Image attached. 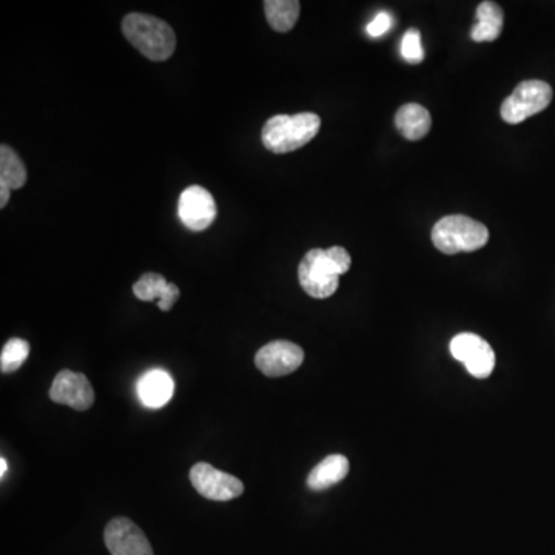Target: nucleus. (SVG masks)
<instances>
[{"label": "nucleus", "instance_id": "obj_1", "mask_svg": "<svg viewBox=\"0 0 555 555\" xmlns=\"http://www.w3.org/2000/svg\"><path fill=\"white\" fill-rule=\"evenodd\" d=\"M350 266L352 259L344 247L313 249L301 261L298 278L307 295L324 300L337 292L340 276L349 272Z\"/></svg>", "mask_w": 555, "mask_h": 555}, {"label": "nucleus", "instance_id": "obj_2", "mask_svg": "<svg viewBox=\"0 0 555 555\" xmlns=\"http://www.w3.org/2000/svg\"><path fill=\"white\" fill-rule=\"evenodd\" d=\"M122 33L150 61H167L175 53V31L158 17L141 13L127 14L122 21Z\"/></svg>", "mask_w": 555, "mask_h": 555}, {"label": "nucleus", "instance_id": "obj_3", "mask_svg": "<svg viewBox=\"0 0 555 555\" xmlns=\"http://www.w3.org/2000/svg\"><path fill=\"white\" fill-rule=\"evenodd\" d=\"M321 119L315 113L276 115L263 127V144L275 155L295 152L320 132Z\"/></svg>", "mask_w": 555, "mask_h": 555}, {"label": "nucleus", "instance_id": "obj_4", "mask_svg": "<svg viewBox=\"0 0 555 555\" xmlns=\"http://www.w3.org/2000/svg\"><path fill=\"white\" fill-rule=\"evenodd\" d=\"M488 241V227L465 215L444 216L432 229V243L444 255L475 252Z\"/></svg>", "mask_w": 555, "mask_h": 555}, {"label": "nucleus", "instance_id": "obj_5", "mask_svg": "<svg viewBox=\"0 0 555 555\" xmlns=\"http://www.w3.org/2000/svg\"><path fill=\"white\" fill-rule=\"evenodd\" d=\"M551 101V85L543 81H525L505 99L500 108V115L508 124H520L545 110Z\"/></svg>", "mask_w": 555, "mask_h": 555}, {"label": "nucleus", "instance_id": "obj_6", "mask_svg": "<svg viewBox=\"0 0 555 555\" xmlns=\"http://www.w3.org/2000/svg\"><path fill=\"white\" fill-rule=\"evenodd\" d=\"M190 481L196 491L213 502H230L244 494L243 481L235 475L219 471L209 463H196L190 471Z\"/></svg>", "mask_w": 555, "mask_h": 555}, {"label": "nucleus", "instance_id": "obj_7", "mask_svg": "<svg viewBox=\"0 0 555 555\" xmlns=\"http://www.w3.org/2000/svg\"><path fill=\"white\" fill-rule=\"evenodd\" d=\"M451 354L455 360L465 364L472 377L483 380L494 372V350L489 346L488 341L475 333H460L452 338Z\"/></svg>", "mask_w": 555, "mask_h": 555}, {"label": "nucleus", "instance_id": "obj_8", "mask_svg": "<svg viewBox=\"0 0 555 555\" xmlns=\"http://www.w3.org/2000/svg\"><path fill=\"white\" fill-rule=\"evenodd\" d=\"M216 213L218 207L212 193L201 185H190L179 196V219L192 232L209 229L216 219Z\"/></svg>", "mask_w": 555, "mask_h": 555}, {"label": "nucleus", "instance_id": "obj_9", "mask_svg": "<svg viewBox=\"0 0 555 555\" xmlns=\"http://www.w3.org/2000/svg\"><path fill=\"white\" fill-rule=\"evenodd\" d=\"M304 350L298 344L278 340L258 350L255 364L266 377L280 378L295 372L303 364Z\"/></svg>", "mask_w": 555, "mask_h": 555}, {"label": "nucleus", "instance_id": "obj_10", "mask_svg": "<svg viewBox=\"0 0 555 555\" xmlns=\"http://www.w3.org/2000/svg\"><path fill=\"white\" fill-rule=\"evenodd\" d=\"M111 555H155L142 529L130 518H113L104 532Z\"/></svg>", "mask_w": 555, "mask_h": 555}, {"label": "nucleus", "instance_id": "obj_11", "mask_svg": "<svg viewBox=\"0 0 555 555\" xmlns=\"http://www.w3.org/2000/svg\"><path fill=\"white\" fill-rule=\"evenodd\" d=\"M50 398L54 403L73 407L74 411H87L95 403V391L84 374L65 369L54 378Z\"/></svg>", "mask_w": 555, "mask_h": 555}, {"label": "nucleus", "instance_id": "obj_12", "mask_svg": "<svg viewBox=\"0 0 555 555\" xmlns=\"http://www.w3.org/2000/svg\"><path fill=\"white\" fill-rule=\"evenodd\" d=\"M136 298L145 303L158 301V307L164 312H169L175 306L176 300L181 296L178 286L165 280L159 273H145L133 286Z\"/></svg>", "mask_w": 555, "mask_h": 555}, {"label": "nucleus", "instance_id": "obj_13", "mask_svg": "<svg viewBox=\"0 0 555 555\" xmlns=\"http://www.w3.org/2000/svg\"><path fill=\"white\" fill-rule=\"evenodd\" d=\"M173 391H175L173 378L162 369L148 370L138 383V395L142 404L152 409H158L169 403L172 400Z\"/></svg>", "mask_w": 555, "mask_h": 555}, {"label": "nucleus", "instance_id": "obj_14", "mask_svg": "<svg viewBox=\"0 0 555 555\" xmlns=\"http://www.w3.org/2000/svg\"><path fill=\"white\" fill-rule=\"evenodd\" d=\"M395 125L407 141H420L431 130V113L423 105L406 104L397 111Z\"/></svg>", "mask_w": 555, "mask_h": 555}, {"label": "nucleus", "instance_id": "obj_15", "mask_svg": "<svg viewBox=\"0 0 555 555\" xmlns=\"http://www.w3.org/2000/svg\"><path fill=\"white\" fill-rule=\"evenodd\" d=\"M349 474V460L344 455L335 454L324 458L315 466L307 477V486L312 491H324L332 488Z\"/></svg>", "mask_w": 555, "mask_h": 555}, {"label": "nucleus", "instance_id": "obj_16", "mask_svg": "<svg viewBox=\"0 0 555 555\" xmlns=\"http://www.w3.org/2000/svg\"><path fill=\"white\" fill-rule=\"evenodd\" d=\"M503 30V10L495 2H481L477 8V24L472 27L471 37L475 42L497 41Z\"/></svg>", "mask_w": 555, "mask_h": 555}, {"label": "nucleus", "instance_id": "obj_17", "mask_svg": "<svg viewBox=\"0 0 555 555\" xmlns=\"http://www.w3.org/2000/svg\"><path fill=\"white\" fill-rule=\"evenodd\" d=\"M267 22L278 33H287L295 27L300 17L301 4L298 0H267L264 2Z\"/></svg>", "mask_w": 555, "mask_h": 555}, {"label": "nucleus", "instance_id": "obj_18", "mask_svg": "<svg viewBox=\"0 0 555 555\" xmlns=\"http://www.w3.org/2000/svg\"><path fill=\"white\" fill-rule=\"evenodd\" d=\"M0 182L11 190L22 189L27 182V169L21 156L10 145H0Z\"/></svg>", "mask_w": 555, "mask_h": 555}, {"label": "nucleus", "instance_id": "obj_19", "mask_svg": "<svg viewBox=\"0 0 555 555\" xmlns=\"http://www.w3.org/2000/svg\"><path fill=\"white\" fill-rule=\"evenodd\" d=\"M30 355V344L22 338H11L5 343L2 354H0V369L2 374H11L21 369L22 364L27 361Z\"/></svg>", "mask_w": 555, "mask_h": 555}, {"label": "nucleus", "instance_id": "obj_20", "mask_svg": "<svg viewBox=\"0 0 555 555\" xmlns=\"http://www.w3.org/2000/svg\"><path fill=\"white\" fill-rule=\"evenodd\" d=\"M401 56L409 64H421L424 59L423 44H421L420 31L411 28L401 39Z\"/></svg>", "mask_w": 555, "mask_h": 555}, {"label": "nucleus", "instance_id": "obj_21", "mask_svg": "<svg viewBox=\"0 0 555 555\" xmlns=\"http://www.w3.org/2000/svg\"><path fill=\"white\" fill-rule=\"evenodd\" d=\"M392 24H394V19L391 14L381 11L375 16L374 21L367 25V34L372 37H381L389 31V28H392Z\"/></svg>", "mask_w": 555, "mask_h": 555}, {"label": "nucleus", "instance_id": "obj_22", "mask_svg": "<svg viewBox=\"0 0 555 555\" xmlns=\"http://www.w3.org/2000/svg\"><path fill=\"white\" fill-rule=\"evenodd\" d=\"M11 189L4 182H0V209H4L10 201Z\"/></svg>", "mask_w": 555, "mask_h": 555}, {"label": "nucleus", "instance_id": "obj_23", "mask_svg": "<svg viewBox=\"0 0 555 555\" xmlns=\"http://www.w3.org/2000/svg\"><path fill=\"white\" fill-rule=\"evenodd\" d=\"M0 468H2V472H0V477H4L5 475V471H7L8 469V465H7V460H5V458H2V460H0Z\"/></svg>", "mask_w": 555, "mask_h": 555}]
</instances>
